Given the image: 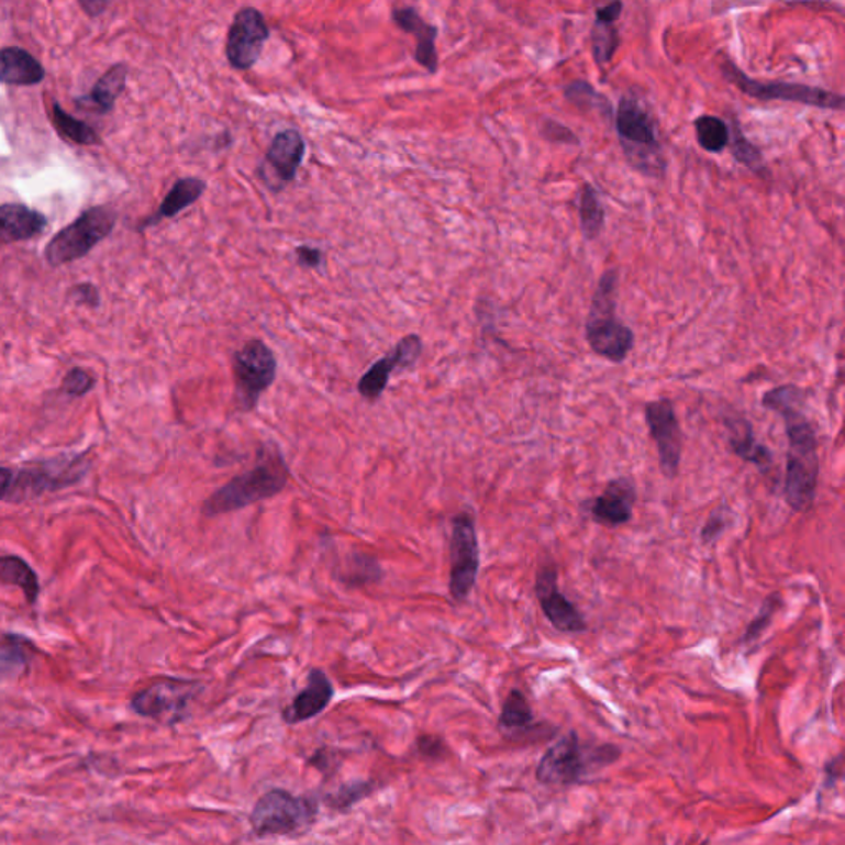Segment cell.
Segmentation results:
<instances>
[{"instance_id":"1","label":"cell","mask_w":845,"mask_h":845,"mask_svg":"<svg viewBox=\"0 0 845 845\" xmlns=\"http://www.w3.org/2000/svg\"><path fill=\"white\" fill-rule=\"evenodd\" d=\"M761 403L785 421L788 458L782 491L786 504L794 512H808L818 494L819 455L818 435L804 413L805 391L796 385H781L766 391Z\"/></svg>"},{"instance_id":"22","label":"cell","mask_w":845,"mask_h":845,"mask_svg":"<svg viewBox=\"0 0 845 845\" xmlns=\"http://www.w3.org/2000/svg\"><path fill=\"white\" fill-rule=\"evenodd\" d=\"M394 24L407 32V34L416 37V51H414V60L425 67L430 74L438 70V54H436V37L438 29L435 25L426 24L414 8L394 9L391 12Z\"/></svg>"},{"instance_id":"8","label":"cell","mask_w":845,"mask_h":845,"mask_svg":"<svg viewBox=\"0 0 845 845\" xmlns=\"http://www.w3.org/2000/svg\"><path fill=\"white\" fill-rule=\"evenodd\" d=\"M278 371V362L271 348L258 338L246 342L233 355L236 407L242 411L255 410L262 394L271 387Z\"/></svg>"},{"instance_id":"43","label":"cell","mask_w":845,"mask_h":845,"mask_svg":"<svg viewBox=\"0 0 845 845\" xmlns=\"http://www.w3.org/2000/svg\"><path fill=\"white\" fill-rule=\"evenodd\" d=\"M296 256H298L299 265L305 266V268H319L325 259L322 249L312 248V246H299L296 248Z\"/></svg>"},{"instance_id":"28","label":"cell","mask_w":845,"mask_h":845,"mask_svg":"<svg viewBox=\"0 0 845 845\" xmlns=\"http://www.w3.org/2000/svg\"><path fill=\"white\" fill-rule=\"evenodd\" d=\"M51 120L57 133L68 143L77 146H97L101 143L100 136L90 124L68 114L58 101H52Z\"/></svg>"},{"instance_id":"38","label":"cell","mask_w":845,"mask_h":845,"mask_svg":"<svg viewBox=\"0 0 845 845\" xmlns=\"http://www.w3.org/2000/svg\"><path fill=\"white\" fill-rule=\"evenodd\" d=\"M730 518H732V511L726 505L713 509L712 514L709 515L705 525L700 531V541L705 547L716 544V541L722 537L723 532L729 527Z\"/></svg>"},{"instance_id":"12","label":"cell","mask_w":845,"mask_h":845,"mask_svg":"<svg viewBox=\"0 0 845 845\" xmlns=\"http://www.w3.org/2000/svg\"><path fill=\"white\" fill-rule=\"evenodd\" d=\"M87 472L84 458L55 459L21 469L12 478L8 499L11 502L29 501L45 492L58 491L80 481Z\"/></svg>"},{"instance_id":"13","label":"cell","mask_w":845,"mask_h":845,"mask_svg":"<svg viewBox=\"0 0 845 845\" xmlns=\"http://www.w3.org/2000/svg\"><path fill=\"white\" fill-rule=\"evenodd\" d=\"M651 438L656 443L659 468L664 478L676 479L682 459V432L676 408L669 398L649 401L644 408Z\"/></svg>"},{"instance_id":"4","label":"cell","mask_w":845,"mask_h":845,"mask_svg":"<svg viewBox=\"0 0 845 845\" xmlns=\"http://www.w3.org/2000/svg\"><path fill=\"white\" fill-rule=\"evenodd\" d=\"M624 156L634 169L647 176H659L666 169L657 124L653 114L634 94H624L614 116Z\"/></svg>"},{"instance_id":"42","label":"cell","mask_w":845,"mask_h":845,"mask_svg":"<svg viewBox=\"0 0 845 845\" xmlns=\"http://www.w3.org/2000/svg\"><path fill=\"white\" fill-rule=\"evenodd\" d=\"M70 298L78 304L98 305L100 304V292L90 282L75 286L71 288Z\"/></svg>"},{"instance_id":"39","label":"cell","mask_w":845,"mask_h":845,"mask_svg":"<svg viewBox=\"0 0 845 845\" xmlns=\"http://www.w3.org/2000/svg\"><path fill=\"white\" fill-rule=\"evenodd\" d=\"M94 378L84 368H71L64 378V390L70 397H84L93 388Z\"/></svg>"},{"instance_id":"9","label":"cell","mask_w":845,"mask_h":845,"mask_svg":"<svg viewBox=\"0 0 845 845\" xmlns=\"http://www.w3.org/2000/svg\"><path fill=\"white\" fill-rule=\"evenodd\" d=\"M200 690L202 686L193 680L159 679L134 693L131 707L137 715L176 725L189 715L190 703Z\"/></svg>"},{"instance_id":"19","label":"cell","mask_w":845,"mask_h":845,"mask_svg":"<svg viewBox=\"0 0 845 845\" xmlns=\"http://www.w3.org/2000/svg\"><path fill=\"white\" fill-rule=\"evenodd\" d=\"M304 154L305 143L299 131L288 130L276 134L265 157V166L273 174L269 187H273L275 180L281 184L279 187L292 182L299 167H301L302 159H304Z\"/></svg>"},{"instance_id":"7","label":"cell","mask_w":845,"mask_h":845,"mask_svg":"<svg viewBox=\"0 0 845 845\" xmlns=\"http://www.w3.org/2000/svg\"><path fill=\"white\" fill-rule=\"evenodd\" d=\"M116 220L118 213L111 207L100 205L85 210L74 223L60 230L45 246V259L48 265H68L84 258L98 243L111 235Z\"/></svg>"},{"instance_id":"35","label":"cell","mask_w":845,"mask_h":845,"mask_svg":"<svg viewBox=\"0 0 845 845\" xmlns=\"http://www.w3.org/2000/svg\"><path fill=\"white\" fill-rule=\"evenodd\" d=\"M781 607V597L778 593H772L771 597L766 598L763 601L761 610L758 611L752 623L746 626L745 634H743V644H753L759 640L763 633L768 630L771 624L772 618H775L776 611Z\"/></svg>"},{"instance_id":"44","label":"cell","mask_w":845,"mask_h":845,"mask_svg":"<svg viewBox=\"0 0 845 845\" xmlns=\"http://www.w3.org/2000/svg\"><path fill=\"white\" fill-rule=\"evenodd\" d=\"M623 8V2H611V4L603 5V8H598L597 12H594L597 14V22H601V24H616L620 21Z\"/></svg>"},{"instance_id":"3","label":"cell","mask_w":845,"mask_h":845,"mask_svg":"<svg viewBox=\"0 0 845 845\" xmlns=\"http://www.w3.org/2000/svg\"><path fill=\"white\" fill-rule=\"evenodd\" d=\"M616 268L607 269L598 281L585 324V337L594 354L613 364H623L634 347V332L616 315Z\"/></svg>"},{"instance_id":"31","label":"cell","mask_w":845,"mask_h":845,"mask_svg":"<svg viewBox=\"0 0 845 845\" xmlns=\"http://www.w3.org/2000/svg\"><path fill=\"white\" fill-rule=\"evenodd\" d=\"M29 646V641L22 637L0 636V680L27 669L32 656Z\"/></svg>"},{"instance_id":"14","label":"cell","mask_w":845,"mask_h":845,"mask_svg":"<svg viewBox=\"0 0 845 845\" xmlns=\"http://www.w3.org/2000/svg\"><path fill=\"white\" fill-rule=\"evenodd\" d=\"M268 38L269 27L262 12L255 8L240 9L226 35V60L235 70H249Z\"/></svg>"},{"instance_id":"23","label":"cell","mask_w":845,"mask_h":845,"mask_svg":"<svg viewBox=\"0 0 845 845\" xmlns=\"http://www.w3.org/2000/svg\"><path fill=\"white\" fill-rule=\"evenodd\" d=\"M44 78V65L24 48L5 47L0 51V84L34 87Z\"/></svg>"},{"instance_id":"33","label":"cell","mask_w":845,"mask_h":845,"mask_svg":"<svg viewBox=\"0 0 845 845\" xmlns=\"http://www.w3.org/2000/svg\"><path fill=\"white\" fill-rule=\"evenodd\" d=\"M620 31L614 24H601L594 22L591 29V52L598 65H607L613 60L614 54L620 48Z\"/></svg>"},{"instance_id":"36","label":"cell","mask_w":845,"mask_h":845,"mask_svg":"<svg viewBox=\"0 0 845 845\" xmlns=\"http://www.w3.org/2000/svg\"><path fill=\"white\" fill-rule=\"evenodd\" d=\"M352 570L345 575V583L347 585H367L378 581L383 575L380 570V565L377 560L367 555H355L352 557Z\"/></svg>"},{"instance_id":"46","label":"cell","mask_w":845,"mask_h":845,"mask_svg":"<svg viewBox=\"0 0 845 845\" xmlns=\"http://www.w3.org/2000/svg\"><path fill=\"white\" fill-rule=\"evenodd\" d=\"M81 9L87 12L90 18H98L107 11L108 2H100V0H93V2H81Z\"/></svg>"},{"instance_id":"26","label":"cell","mask_w":845,"mask_h":845,"mask_svg":"<svg viewBox=\"0 0 845 845\" xmlns=\"http://www.w3.org/2000/svg\"><path fill=\"white\" fill-rule=\"evenodd\" d=\"M0 581L4 585L21 588L29 603L34 604L41 594V583L34 568L15 555L0 557Z\"/></svg>"},{"instance_id":"25","label":"cell","mask_w":845,"mask_h":845,"mask_svg":"<svg viewBox=\"0 0 845 845\" xmlns=\"http://www.w3.org/2000/svg\"><path fill=\"white\" fill-rule=\"evenodd\" d=\"M207 190V184L199 177H184V179L177 180L174 184L170 192L167 193L166 199L160 203L159 210L156 215L149 216L140 230L147 229V226L157 225L160 220L173 219V216L179 215L182 210L189 209L190 205L197 202L203 192Z\"/></svg>"},{"instance_id":"5","label":"cell","mask_w":845,"mask_h":845,"mask_svg":"<svg viewBox=\"0 0 845 845\" xmlns=\"http://www.w3.org/2000/svg\"><path fill=\"white\" fill-rule=\"evenodd\" d=\"M318 815V802L286 789L265 792L253 805L249 824L258 837L292 835L308 831Z\"/></svg>"},{"instance_id":"20","label":"cell","mask_w":845,"mask_h":845,"mask_svg":"<svg viewBox=\"0 0 845 845\" xmlns=\"http://www.w3.org/2000/svg\"><path fill=\"white\" fill-rule=\"evenodd\" d=\"M726 443L730 452L738 456L742 462L756 466L763 475L771 469L772 455L768 446L761 445L756 440L752 421L742 414L725 418Z\"/></svg>"},{"instance_id":"17","label":"cell","mask_w":845,"mask_h":845,"mask_svg":"<svg viewBox=\"0 0 845 845\" xmlns=\"http://www.w3.org/2000/svg\"><path fill=\"white\" fill-rule=\"evenodd\" d=\"M636 488L627 478L611 479L604 491L590 502L591 518L607 527H620L633 519Z\"/></svg>"},{"instance_id":"10","label":"cell","mask_w":845,"mask_h":845,"mask_svg":"<svg viewBox=\"0 0 845 845\" xmlns=\"http://www.w3.org/2000/svg\"><path fill=\"white\" fill-rule=\"evenodd\" d=\"M725 77L735 85L738 90L755 100L761 101H789V103L808 104V107L824 108V110L842 111L844 97L834 91L822 90L818 87H809L802 84H788V81H758L746 77L732 62H725L722 67Z\"/></svg>"},{"instance_id":"16","label":"cell","mask_w":845,"mask_h":845,"mask_svg":"<svg viewBox=\"0 0 845 845\" xmlns=\"http://www.w3.org/2000/svg\"><path fill=\"white\" fill-rule=\"evenodd\" d=\"M421 352H423V342H421L420 335L410 334L407 337L401 338L398 342L397 347L393 348L391 354L385 355L380 360L375 362L358 380L357 390L365 400H377L385 388H387L390 375L393 374L397 368L411 367L414 362L420 358Z\"/></svg>"},{"instance_id":"40","label":"cell","mask_w":845,"mask_h":845,"mask_svg":"<svg viewBox=\"0 0 845 845\" xmlns=\"http://www.w3.org/2000/svg\"><path fill=\"white\" fill-rule=\"evenodd\" d=\"M542 134L552 143L580 144V140L575 136L574 131L568 130L567 126L558 123V121L545 120Z\"/></svg>"},{"instance_id":"45","label":"cell","mask_w":845,"mask_h":845,"mask_svg":"<svg viewBox=\"0 0 845 845\" xmlns=\"http://www.w3.org/2000/svg\"><path fill=\"white\" fill-rule=\"evenodd\" d=\"M12 478L14 472L8 468H0V501L8 499L9 491H11Z\"/></svg>"},{"instance_id":"15","label":"cell","mask_w":845,"mask_h":845,"mask_svg":"<svg viewBox=\"0 0 845 845\" xmlns=\"http://www.w3.org/2000/svg\"><path fill=\"white\" fill-rule=\"evenodd\" d=\"M535 594L548 623L560 633L577 634L588 630L587 621L578 608L558 588L557 567L552 564L538 568Z\"/></svg>"},{"instance_id":"11","label":"cell","mask_w":845,"mask_h":845,"mask_svg":"<svg viewBox=\"0 0 845 845\" xmlns=\"http://www.w3.org/2000/svg\"><path fill=\"white\" fill-rule=\"evenodd\" d=\"M452 571H449V593L453 600H468L478 580L479 542L475 518L469 512H462L452 524Z\"/></svg>"},{"instance_id":"41","label":"cell","mask_w":845,"mask_h":845,"mask_svg":"<svg viewBox=\"0 0 845 845\" xmlns=\"http://www.w3.org/2000/svg\"><path fill=\"white\" fill-rule=\"evenodd\" d=\"M416 748L418 753L425 758H442L443 753H445V742L440 736L421 735L418 736Z\"/></svg>"},{"instance_id":"32","label":"cell","mask_w":845,"mask_h":845,"mask_svg":"<svg viewBox=\"0 0 845 845\" xmlns=\"http://www.w3.org/2000/svg\"><path fill=\"white\" fill-rule=\"evenodd\" d=\"M565 98L575 107L580 108V110L598 111L603 116H610L611 114L610 100H607L600 91L594 90L588 81H571L565 88Z\"/></svg>"},{"instance_id":"24","label":"cell","mask_w":845,"mask_h":845,"mask_svg":"<svg viewBox=\"0 0 845 845\" xmlns=\"http://www.w3.org/2000/svg\"><path fill=\"white\" fill-rule=\"evenodd\" d=\"M127 67L124 64L113 65L94 85L88 97L78 98L77 104L84 110L98 114L110 113L120 94L126 87Z\"/></svg>"},{"instance_id":"34","label":"cell","mask_w":845,"mask_h":845,"mask_svg":"<svg viewBox=\"0 0 845 845\" xmlns=\"http://www.w3.org/2000/svg\"><path fill=\"white\" fill-rule=\"evenodd\" d=\"M730 151L732 156L738 160L743 166L748 167L753 173H761L765 170V163H763V154L755 144L749 143L743 134L742 127L738 126L736 121H733L732 131H730Z\"/></svg>"},{"instance_id":"6","label":"cell","mask_w":845,"mask_h":845,"mask_svg":"<svg viewBox=\"0 0 845 845\" xmlns=\"http://www.w3.org/2000/svg\"><path fill=\"white\" fill-rule=\"evenodd\" d=\"M621 752L613 745H603L593 752H585L577 733H568L551 746L538 761L537 779L548 786H570L581 781V776L593 766L610 765L620 758Z\"/></svg>"},{"instance_id":"30","label":"cell","mask_w":845,"mask_h":845,"mask_svg":"<svg viewBox=\"0 0 845 845\" xmlns=\"http://www.w3.org/2000/svg\"><path fill=\"white\" fill-rule=\"evenodd\" d=\"M693 127L697 143L707 153L719 154L729 147L730 127L722 118L703 114L693 121Z\"/></svg>"},{"instance_id":"21","label":"cell","mask_w":845,"mask_h":845,"mask_svg":"<svg viewBox=\"0 0 845 845\" xmlns=\"http://www.w3.org/2000/svg\"><path fill=\"white\" fill-rule=\"evenodd\" d=\"M47 216L22 203L0 205V245L25 242L47 230Z\"/></svg>"},{"instance_id":"29","label":"cell","mask_w":845,"mask_h":845,"mask_svg":"<svg viewBox=\"0 0 845 845\" xmlns=\"http://www.w3.org/2000/svg\"><path fill=\"white\" fill-rule=\"evenodd\" d=\"M578 210H580V226L585 238L590 240V242L598 238L603 232L607 213H604V207L597 189L590 184L581 189Z\"/></svg>"},{"instance_id":"37","label":"cell","mask_w":845,"mask_h":845,"mask_svg":"<svg viewBox=\"0 0 845 845\" xmlns=\"http://www.w3.org/2000/svg\"><path fill=\"white\" fill-rule=\"evenodd\" d=\"M374 788L375 785L370 781L351 782V785H344L338 791H335L334 794L329 796L327 802L331 804V808L335 809L352 808L355 802L371 794Z\"/></svg>"},{"instance_id":"27","label":"cell","mask_w":845,"mask_h":845,"mask_svg":"<svg viewBox=\"0 0 845 845\" xmlns=\"http://www.w3.org/2000/svg\"><path fill=\"white\" fill-rule=\"evenodd\" d=\"M534 725V713H532L529 700L525 699L521 690H511L502 703L501 716H499V729L509 736L527 733Z\"/></svg>"},{"instance_id":"18","label":"cell","mask_w":845,"mask_h":845,"mask_svg":"<svg viewBox=\"0 0 845 845\" xmlns=\"http://www.w3.org/2000/svg\"><path fill=\"white\" fill-rule=\"evenodd\" d=\"M332 699H334V686L329 680L327 674L321 669H312L304 689L282 710V720L288 725L308 722L324 712Z\"/></svg>"},{"instance_id":"2","label":"cell","mask_w":845,"mask_h":845,"mask_svg":"<svg viewBox=\"0 0 845 845\" xmlns=\"http://www.w3.org/2000/svg\"><path fill=\"white\" fill-rule=\"evenodd\" d=\"M288 481L289 466L282 453L275 445L263 446L258 463L252 469L230 479L203 502V515L219 518L275 498Z\"/></svg>"}]
</instances>
